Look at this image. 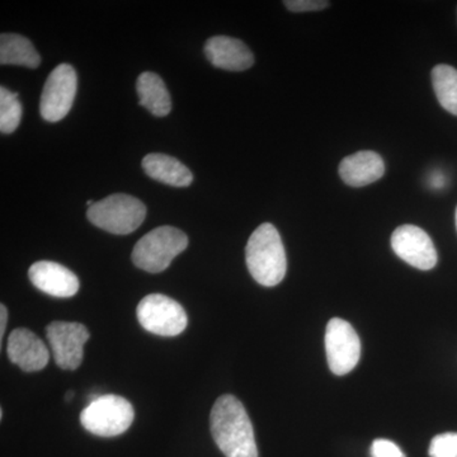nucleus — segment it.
<instances>
[{
	"label": "nucleus",
	"instance_id": "1",
	"mask_svg": "<svg viewBox=\"0 0 457 457\" xmlns=\"http://www.w3.org/2000/svg\"><path fill=\"white\" fill-rule=\"evenodd\" d=\"M210 426L213 440L227 457H258L253 426L245 405L233 395H222L213 404Z\"/></svg>",
	"mask_w": 457,
	"mask_h": 457
},
{
	"label": "nucleus",
	"instance_id": "2",
	"mask_svg": "<svg viewBox=\"0 0 457 457\" xmlns=\"http://www.w3.org/2000/svg\"><path fill=\"white\" fill-rule=\"evenodd\" d=\"M246 267L262 286L281 284L287 270V260L278 228L264 222L255 228L245 248Z\"/></svg>",
	"mask_w": 457,
	"mask_h": 457
},
{
	"label": "nucleus",
	"instance_id": "3",
	"mask_svg": "<svg viewBox=\"0 0 457 457\" xmlns=\"http://www.w3.org/2000/svg\"><path fill=\"white\" fill-rule=\"evenodd\" d=\"M187 246L188 237L179 228H156L137 243L131 258L137 269L150 273L163 272Z\"/></svg>",
	"mask_w": 457,
	"mask_h": 457
},
{
	"label": "nucleus",
	"instance_id": "4",
	"mask_svg": "<svg viewBox=\"0 0 457 457\" xmlns=\"http://www.w3.org/2000/svg\"><path fill=\"white\" fill-rule=\"evenodd\" d=\"M88 220L95 227L117 236L134 233L146 218L145 204L129 195H111L90 206Z\"/></svg>",
	"mask_w": 457,
	"mask_h": 457
},
{
	"label": "nucleus",
	"instance_id": "5",
	"mask_svg": "<svg viewBox=\"0 0 457 457\" xmlns=\"http://www.w3.org/2000/svg\"><path fill=\"white\" fill-rule=\"evenodd\" d=\"M134 417V407L129 400L107 394L93 399L87 405L80 414V423L93 435L114 437L130 428Z\"/></svg>",
	"mask_w": 457,
	"mask_h": 457
},
{
	"label": "nucleus",
	"instance_id": "6",
	"mask_svg": "<svg viewBox=\"0 0 457 457\" xmlns=\"http://www.w3.org/2000/svg\"><path fill=\"white\" fill-rule=\"evenodd\" d=\"M141 327L153 335L176 337L187 328L188 318L179 303L162 294L147 295L137 309Z\"/></svg>",
	"mask_w": 457,
	"mask_h": 457
},
{
	"label": "nucleus",
	"instance_id": "7",
	"mask_svg": "<svg viewBox=\"0 0 457 457\" xmlns=\"http://www.w3.org/2000/svg\"><path fill=\"white\" fill-rule=\"evenodd\" d=\"M77 89L78 78L73 66H56L47 78L41 96L40 112L44 120L57 122L64 119L73 107Z\"/></svg>",
	"mask_w": 457,
	"mask_h": 457
},
{
	"label": "nucleus",
	"instance_id": "8",
	"mask_svg": "<svg viewBox=\"0 0 457 457\" xmlns=\"http://www.w3.org/2000/svg\"><path fill=\"white\" fill-rule=\"evenodd\" d=\"M328 365L333 374L342 376L356 368L361 357V341L348 321L335 318L326 330Z\"/></svg>",
	"mask_w": 457,
	"mask_h": 457
},
{
	"label": "nucleus",
	"instance_id": "9",
	"mask_svg": "<svg viewBox=\"0 0 457 457\" xmlns=\"http://www.w3.org/2000/svg\"><path fill=\"white\" fill-rule=\"evenodd\" d=\"M46 337L60 369L74 371L79 368L84 356V345L89 339L88 329L83 324L53 321L46 328Z\"/></svg>",
	"mask_w": 457,
	"mask_h": 457
},
{
	"label": "nucleus",
	"instance_id": "10",
	"mask_svg": "<svg viewBox=\"0 0 457 457\" xmlns=\"http://www.w3.org/2000/svg\"><path fill=\"white\" fill-rule=\"evenodd\" d=\"M393 251L400 260L418 270H428L437 264V252L423 228L403 225L392 236Z\"/></svg>",
	"mask_w": 457,
	"mask_h": 457
},
{
	"label": "nucleus",
	"instance_id": "11",
	"mask_svg": "<svg viewBox=\"0 0 457 457\" xmlns=\"http://www.w3.org/2000/svg\"><path fill=\"white\" fill-rule=\"evenodd\" d=\"M8 359L25 372H36L46 368L50 352L35 333L26 328L13 330L7 345Z\"/></svg>",
	"mask_w": 457,
	"mask_h": 457
},
{
	"label": "nucleus",
	"instance_id": "12",
	"mask_svg": "<svg viewBox=\"0 0 457 457\" xmlns=\"http://www.w3.org/2000/svg\"><path fill=\"white\" fill-rule=\"evenodd\" d=\"M29 278L42 293L59 299H68L79 291V279L77 276L55 262H36L29 270Z\"/></svg>",
	"mask_w": 457,
	"mask_h": 457
},
{
	"label": "nucleus",
	"instance_id": "13",
	"mask_svg": "<svg viewBox=\"0 0 457 457\" xmlns=\"http://www.w3.org/2000/svg\"><path fill=\"white\" fill-rule=\"evenodd\" d=\"M204 54L215 68L243 71L252 68L254 56L245 42L228 36H215L204 45Z\"/></svg>",
	"mask_w": 457,
	"mask_h": 457
},
{
	"label": "nucleus",
	"instance_id": "14",
	"mask_svg": "<svg viewBox=\"0 0 457 457\" xmlns=\"http://www.w3.org/2000/svg\"><path fill=\"white\" fill-rule=\"evenodd\" d=\"M383 158L371 150L345 156L339 164V176L351 187H365L384 176Z\"/></svg>",
	"mask_w": 457,
	"mask_h": 457
},
{
	"label": "nucleus",
	"instance_id": "15",
	"mask_svg": "<svg viewBox=\"0 0 457 457\" xmlns=\"http://www.w3.org/2000/svg\"><path fill=\"white\" fill-rule=\"evenodd\" d=\"M143 168L150 179L173 186L188 187L194 180L191 170L179 159L165 154H149L143 159Z\"/></svg>",
	"mask_w": 457,
	"mask_h": 457
},
{
	"label": "nucleus",
	"instance_id": "16",
	"mask_svg": "<svg viewBox=\"0 0 457 457\" xmlns=\"http://www.w3.org/2000/svg\"><path fill=\"white\" fill-rule=\"evenodd\" d=\"M140 106L145 107L156 117H164L170 112L171 101L165 83L158 74L145 71L137 83Z\"/></svg>",
	"mask_w": 457,
	"mask_h": 457
},
{
	"label": "nucleus",
	"instance_id": "17",
	"mask_svg": "<svg viewBox=\"0 0 457 457\" xmlns=\"http://www.w3.org/2000/svg\"><path fill=\"white\" fill-rule=\"evenodd\" d=\"M0 62L36 69L40 65L41 56L29 38L17 33H3L0 36Z\"/></svg>",
	"mask_w": 457,
	"mask_h": 457
},
{
	"label": "nucleus",
	"instance_id": "18",
	"mask_svg": "<svg viewBox=\"0 0 457 457\" xmlns=\"http://www.w3.org/2000/svg\"><path fill=\"white\" fill-rule=\"evenodd\" d=\"M432 84L441 106L457 116L456 69L446 64L436 65L432 71Z\"/></svg>",
	"mask_w": 457,
	"mask_h": 457
},
{
	"label": "nucleus",
	"instance_id": "19",
	"mask_svg": "<svg viewBox=\"0 0 457 457\" xmlns=\"http://www.w3.org/2000/svg\"><path fill=\"white\" fill-rule=\"evenodd\" d=\"M22 104L18 99V93L2 87L0 88V131L12 134L16 131L22 120Z\"/></svg>",
	"mask_w": 457,
	"mask_h": 457
},
{
	"label": "nucleus",
	"instance_id": "20",
	"mask_svg": "<svg viewBox=\"0 0 457 457\" xmlns=\"http://www.w3.org/2000/svg\"><path fill=\"white\" fill-rule=\"evenodd\" d=\"M431 457H457V433H442L433 438L429 445Z\"/></svg>",
	"mask_w": 457,
	"mask_h": 457
},
{
	"label": "nucleus",
	"instance_id": "21",
	"mask_svg": "<svg viewBox=\"0 0 457 457\" xmlns=\"http://www.w3.org/2000/svg\"><path fill=\"white\" fill-rule=\"evenodd\" d=\"M284 4L288 11L295 12V13L318 12L329 7V2L327 0H286Z\"/></svg>",
	"mask_w": 457,
	"mask_h": 457
},
{
	"label": "nucleus",
	"instance_id": "22",
	"mask_svg": "<svg viewBox=\"0 0 457 457\" xmlns=\"http://www.w3.org/2000/svg\"><path fill=\"white\" fill-rule=\"evenodd\" d=\"M372 457H405L404 453L399 449L398 445L394 444L393 441L375 440L372 442L371 446Z\"/></svg>",
	"mask_w": 457,
	"mask_h": 457
},
{
	"label": "nucleus",
	"instance_id": "23",
	"mask_svg": "<svg viewBox=\"0 0 457 457\" xmlns=\"http://www.w3.org/2000/svg\"><path fill=\"white\" fill-rule=\"evenodd\" d=\"M7 320H8V311L5 308V305H0V339L3 341V337H4L5 328H7Z\"/></svg>",
	"mask_w": 457,
	"mask_h": 457
},
{
	"label": "nucleus",
	"instance_id": "24",
	"mask_svg": "<svg viewBox=\"0 0 457 457\" xmlns=\"http://www.w3.org/2000/svg\"><path fill=\"white\" fill-rule=\"evenodd\" d=\"M442 176H437V174H435V176L432 177V186L436 188H440L442 186L445 185V179Z\"/></svg>",
	"mask_w": 457,
	"mask_h": 457
},
{
	"label": "nucleus",
	"instance_id": "25",
	"mask_svg": "<svg viewBox=\"0 0 457 457\" xmlns=\"http://www.w3.org/2000/svg\"><path fill=\"white\" fill-rule=\"evenodd\" d=\"M73 396H74V393L73 392H69L68 394H66L65 399L68 400V402H69V400L73 399Z\"/></svg>",
	"mask_w": 457,
	"mask_h": 457
},
{
	"label": "nucleus",
	"instance_id": "26",
	"mask_svg": "<svg viewBox=\"0 0 457 457\" xmlns=\"http://www.w3.org/2000/svg\"><path fill=\"white\" fill-rule=\"evenodd\" d=\"M456 228H457V209H456Z\"/></svg>",
	"mask_w": 457,
	"mask_h": 457
}]
</instances>
